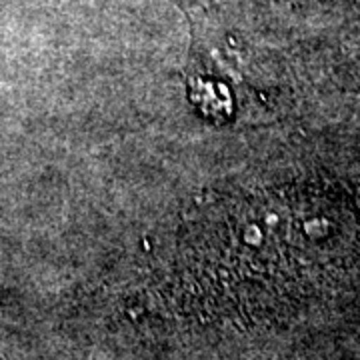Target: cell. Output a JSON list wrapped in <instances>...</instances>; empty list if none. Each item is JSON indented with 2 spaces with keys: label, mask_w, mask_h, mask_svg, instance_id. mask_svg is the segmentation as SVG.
<instances>
[{
  "label": "cell",
  "mask_w": 360,
  "mask_h": 360,
  "mask_svg": "<svg viewBox=\"0 0 360 360\" xmlns=\"http://www.w3.org/2000/svg\"><path fill=\"white\" fill-rule=\"evenodd\" d=\"M354 217L342 194L312 186L212 196L182 220L167 274L193 296L278 292L340 264Z\"/></svg>",
  "instance_id": "cell-1"
}]
</instances>
